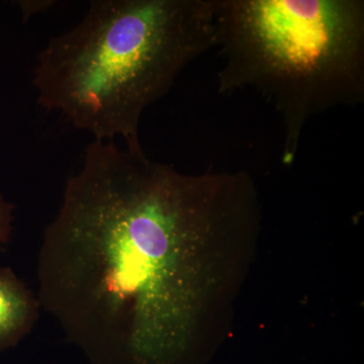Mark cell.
<instances>
[{"mask_svg":"<svg viewBox=\"0 0 364 364\" xmlns=\"http://www.w3.org/2000/svg\"><path fill=\"white\" fill-rule=\"evenodd\" d=\"M217 46L214 0H95L37 59L39 104L97 141L144 152V111Z\"/></svg>","mask_w":364,"mask_h":364,"instance_id":"2","label":"cell"},{"mask_svg":"<svg viewBox=\"0 0 364 364\" xmlns=\"http://www.w3.org/2000/svg\"><path fill=\"white\" fill-rule=\"evenodd\" d=\"M39 306L9 268H0V350L18 344L31 331Z\"/></svg>","mask_w":364,"mask_h":364,"instance_id":"4","label":"cell"},{"mask_svg":"<svg viewBox=\"0 0 364 364\" xmlns=\"http://www.w3.org/2000/svg\"><path fill=\"white\" fill-rule=\"evenodd\" d=\"M223 93L253 90L279 112L282 161L311 117L364 100L361 0H214Z\"/></svg>","mask_w":364,"mask_h":364,"instance_id":"3","label":"cell"},{"mask_svg":"<svg viewBox=\"0 0 364 364\" xmlns=\"http://www.w3.org/2000/svg\"><path fill=\"white\" fill-rule=\"evenodd\" d=\"M14 208L0 193V247L9 241L14 220Z\"/></svg>","mask_w":364,"mask_h":364,"instance_id":"5","label":"cell"},{"mask_svg":"<svg viewBox=\"0 0 364 364\" xmlns=\"http://www.w3.org/2000/svg\"><path fill=\"white\" fill-rule=\"evenodd\" d=\"M260 222L246 172L184 174L95 140L45 230L38 301L92 364H195Z\"/></svg>","mask_w":364,"mask_h":364,"instance_id":"1","label":"cell"},{"mask_svg":"<svg viewBox=\"0 0 364 364\" xmlns=\"http://www.w3.org/2000/svg\"><path fill=\"white\" fill-rule=\"evenodd\" d=\"M56 1L53 0H31V1H21L20 6L23 11V20H28L33 14L47 11L54 6Z\"/></svg>","mask_w":364,"mask_h":364,"instance_id":"6","label":"cell"}]
</instances>
